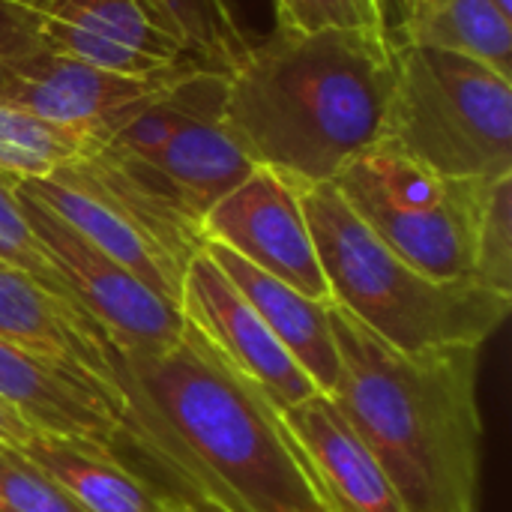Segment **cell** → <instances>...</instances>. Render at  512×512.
Returning a JSON list of instances; mask_svg holds the SVG:
<instances>
[{
  "label": "cell",
  "mask_w": 512,
  "mask_h": 512,
  "mask_svg": "<svg viewBox=\"0 0 512 512\" xmlns=\"http://www.w3.org/2000/svg\"><path fill=\"white\" fill-rule=\"evenodd\" d=\"M474 282L512 297V177L489 189L474 243Z\"/></svg>",
  "instance_id": "obj_23"
},
{
  "label": "cell",
  "mask_w": 512,
  "mask_h": 512,
  "mask_svg": "<svg viewBox=\"0 0 512 512\" xmlns=\"http://www.w3.org/2000/svg\"><path fill=\"white\" fill-rule=\"evenodd\" d=\"M0 512H87L18 450L0 447Z\"/></svg>",
  "instance_id": "obj_25"
},
{
  "label": "cell",
  "mask_w": 512,
  "mask_h": 512,
  "mask_svg": "<svg viewBox=\"0 0 512 512\" xmlns=\"http://www.w3.org/2000/svg\"><path fill=\"white\" fill-rule=\"evenodd\" d=\"M396 81V45L372 30H276L228 72L225 126L243 153L294 186L333 183L375 147Z\"/></svg>",
  "instance_id": "obj_2"
},
{
  "label": "cell",
  "mask_w": 512,
  "mask_h": 512,
  "mask_svg": "<svg viewBox=\"0 0 512 512\" xmlns=\"http://www.w3.org/2000/svg\"><path fill=\"white\" fill-rule=\"evenodd\" d=\"M18 453L45 471L87 512H168L105 444L33 432Z\"/></svg>",
  "instance_id": "obj_18"
},
{
  "label": "cell",
  "mask_w": 512,
  "mask_h": 512,
  "mask_svg": "<svg viewBox=\"0 0 512 512\" xmlns=\"http://www.w3.org/2000/svg\"><path fill=\"white\" fill-rule=\"evenodd\" d=\"M297 189L333 303L393 348H480L507 321L512 297L474 279L417 273L369 231L336 183Z\"/></svg>",
  "instance_id": "obj_4"
},
{
  "label": "cell",
  "mask_w": 512,
  "mask_h": 512,
  "mask_svg": "<svg viewBox=\"0 0 512 512\" xmlns=\"http://www.w3.org/2000/svg\"><path fill=\"white\" fill-rule=\"evenodd\" d=\"M150 18L201 63L231 72L252 48L228 0H141Z\"/></svg>",
  "instance_id": "obj_20"
},
{
  "label": "cell",
  "mask_w": 512,
  "mask_h": 512,
  "mask_svg": "<svg viewBox=\"0 0 512 512\" xmlns=\"http://www.w3.org/2000/svg\"><path fill=\"white\" fill-rule=\"evenodd\" d=\"M108 450L168 512H333L282 411L198 327L153 354L108 348Z\"/></svg>",
  "instance_id": "obj_1"
},
{
  "label": "cell",
  "mask_w": 512,
  "mask_h": 512,
  "mask_svg": "<svg viewBox=\"0 0 512 512\" xmlns=\"http://www.w3.org/2000/svg\"><path fill=\"white\" fill-rule=\"evenodd\" d=\"M0 339L60 363L87 369L111 384L105 333L72 303L45 291L27 273L0 261Z\"/></svg>",
  "instance_id": "obj_17"
},
{
  "label": "cell",
  "mask_w": 512,
  "mask_h": 512,
  "mask_svg": "<svg viewBox=\"0 0 512 512\" xmlns=\"http://www.w3.org/2000/svg\"><path fill=\"white\" fill-rule=\"evenodd\" d=\"M381 141L444 177H512L510 78L465 54L399 45Z\"/></svg>",
  "instance_id": "obj_5"
},
{
  "label": "cell",
  "mask_w": 512,
  "mask_h": 512,
  "mask_svg": "<svg viewBox=\"0 0 512 512\" xmlns=\"http://www.w3.org/2000/svg\"><path fill=\"white\" fill-rule=\"evenodd\" d=\"M15 180L18 177L0 171V261L21 270V273H27L30 279H36L54 297H60V300L72 303L75 309H81L72 300L63 276L57 273V267L45 255L42 243L36 240V234H33V228H30V222H27V216L21 210V201L15 195Z\"/></svg>",
  "instance_id": "obj_22"
},
{
  "label": "cell",
  "mask_w": 512,
  "mask_h": 512,
  "mask_svg": "<svg viewBox=\"0 0 512 512\" xmlns=\"http://www.w3.org/2000/svg\"><path fill=\"white\" fill-rule=\"evenodd\" d=\"M201 231L204 240L222 243L300 294L333 303L309 234L300 189L273 168L258 165L237 189L216 201L207 210Z\"/></svg>",
  "instance_id": "obj_9"
},
{
  "label": "cell",
  "mask_w": 512,
  "mask_h": 512,
  "mask_svg": "<svg viewBox=\"0 0 512 512\" xmlns=\"http://www.w3.org/2000/svg\"><path fill=\"white\" fill-rule=\"evenodd\" d=\"M90 144L93 138L81 132L0 105V171L12 177H45L63 162L81 156Z\"/></svg>",
  "instance_id": "obj_21"
},
{
  "label": "cell",
  "mask_w": 512,
  "mask_h": 512,
  "mask_svg": "<svg viewBox=\"0 0 512 512\" xmlns=\"http://www.w3.org/2000/svg\"><path fill=\"white\" fill-rule=\"evenodd\" d=\"M222 108L225 87L213 93L204 105H198L150 162L114 153L129 168H135L153 192L168 198L198 225L216 201H222L258 168L225 126Z\"/></svg>",
  "instance_id": "obj_14"
},
{
  "label": "cell",
  "mask_w": 512,
  "mask_h": 512,
  "mask_svg": "<svg viewBox=\"0 0 512 512\" xmlns=\"http://www.w3.org/2000/svg\"><path fill=\"white\" fill-rule=\"evenodd\" d=\"M282 420L333 512H405L393 483L324 393L285 408Z\"/></svg>",
  "instance_id": "obj_15"
},
{
  "label": "cell",
  "mask_w": 512,
  "mask_h": 512,
  "mask_svg": "<svg viewBox=\"0 0 512 512\" xmlns=\"http://www.w3.org/2000/svg\"><path fill=\"white\" fill-rule=\"evenodd\" d=\"M0 402L42 435L87 438L108 447L114 387L99 375L0 339Z\"/></svg>",
  "instance_id": "obj_13"
},
{
  "label": "cell",
  "mask_w": 512,
  "mask_h": 512,
  "mask_svg": "<svg viewBox=\"0 0 512 512\" xmlns=\"http://www.w3.org/2000/svg\"><path fill=\"white\" fill-rule=\"evenodd\" d=\"M501 15H507V18H512V0H489Z\"/></svg>",
  "instance_id": "obj_29"
},
{
  "label": "cell",
  "mask_w": 512,
  "mask_h": 512,
  "mask_svg": "<svg viewBox=\"0 0 512 512\" xmlns=\"http://www.w3.org/2000/svg\"><path fill=\"white\" fill-rule=\"evenodd\" d=\"M48 0H0V69L24 51L42 45L39 24Z\"/></svg>",
  "instance_id": "obj_26"
},
{
  "label": "cell",
  "mask_w": 512,
  "mask_h": 512,
  "mask_svg": "<svg viewBox=\"0 0 512 512\" xmlns=\"http://www.w3.org/2000/svg\"><path fill=\"white\" fill-rule=\"evenodd\" d=\"M33 426H27L9 405L0 402V447L9 450H21L30 438H33Z\"/></svg>",
  "instance_id": "obj_27"
},
{
  "label": "cell",
  "mask_w": 512,
  "mask_h": 512,
  "mask_svg": "<svg viewBox=\"0 0 512 512\" xmlns=\"http://www.w3.org/2000/svg\"><path fill=\"white\" fill-rule=\"evenodd\" d=\"M336 408L369 447L405 512H474L483 420L480 348L399 351L330 303Z\"/></svg>",
  "instance_id": "obj_3"
},
{
  "label": "cell",
  "mask_w": 512,
  "mask_h": 512,
  "mask_svg": "<svg viewBox=\"0 0 512 512\" xmlns=\"http://www.w3.org/2000/svg\"><path fill=\"white\" fill-rule=\"evenodd\" d=\"M276 30L312 33L324 27L372 30L390 36V0H273Z\"/></svg>",
  "instance_id": "obj_24"
},
{
  "label": "cell",
  "mask_w": 512,
  "mask_h": 512,
  "mask_svg": "<svg viewBox=\"0 0 512 512\" xmlns=\"http://www.w3.org/2000/svg\"><path fill=\"white\" fill-rule=\"evenodd\" d=\"M210 261L231 279V285L246 297V303L273 330L282 348L297 360V366L312 378L318 393L333 396L339 381V354L330 327V303L312 300L282 279L252 267L246 258L234 255L222 243L204 240Z\"/></svg>",
  "instance_id": "obj_16"
},
{
  "label": "cell",
  "mask_w": 512,
  "mask_h": 512,
  "mask_svg": "<svg viewBox=\"0 0 512 512\" xmlns=\"http://www.w3.org/2000/svg\"><path fill=\"white\" fill-rule=\"evenodd\" d=\"M180 75L132 78L36 45L0 69V105L99 141L129 108Z\"/></svg>",
  "instance_id": "obj_10"
},
{
  "label": "cell",
  "mask_w": 512,
  "mask_h": 512,
  "mask_svg": "<svg viewBox=\"0 0 512 512\" xmlns=\"http://www.w3.org/2000/svg\"><path fill=\"white\" fill-rule=\"evenodd\" d=\"M39 39L51 51L132 78L207 66L171 39L141 0H48Z\"/></svg>",
  "instance_id": "obj_12"
},
{
  "label": "cell",
  "mask_w": 512,
  "mask_h": 512,
  "mask_svg": "<svg viewBox=\"0 0 512 512\" xmlns=\"http://www.w3.org/2000/svg\"><path fill=\"white\" fill-rule=\"evenodd\" d=\"M438 0H390V36H396V30L411 21L414 15L426 12L429 6H435Z\"/></svg>",
  "instance_id": "obj_28"
},
{
  "label": "cell",
  "mask_w": 512,
  "mask_h": 512,
  "mask_svg": "<svg viewBox=\"0 0 512 512\" xmlns=\"http://www.w3.org/2000/svg\"><path fill=\"white\" fill-rule=\"evenodd\" d=\"M336 189L369 231L417 273L474 279L477 225L495 180H456L378 141L336 174Z\"/></svg>",
  "instance_id": "obj_7"
},
{
  "label": "cell",
  "mask_w": 512,
  "mask_h": 512,
  "mask_svg": "<svg viewBox=\"0 0 512 512\" xmlns=\"http://www.w3.org/2000/svg\"><path fill=\"white\" fill-rule=\"evenodd\" d=\"M18 186L162 300L180 306L183 273L201 252L204 231L123 159L90 144L45 177H18Z\"/></svg>",
  "instance_id": "obj_6"
},
{
  "label": "cell",
  "mask_w": 512,
  "mask_h": 512,
  "mask_svg": "<svg viewBox=\"0 0 512 512\" xmlns=\"http://www.w3.org/2000/svg\"><path fill=\"white\" fill-rule=\"evenodd\" d=\"M393 45L465 54L510 78L512 18L501 15L489 0H438L426 12L405 21L396 30Z\"/></svg>",
  "instance_id": "obj_19"
},
{
  "label": "cell",
  "mask_w": 512,
  "mask_h": 512,
  "mask_svg": "<svg viewBox=\"0 0 512 512\" xmlns=\"http://www.w3.org/2000/svg\"><path fill=\"white\" fill-rule=\"evenodd\" d=\"M180 312L234 369L261 387L279 411L294 408L318 393L312 378L282 348L261 315L210 261L204 246L183 273Z\"/></svg>",
  "instance_id": "obj_11"
},
{
  "label": "cell",
  "mask_w": 512,
  "mask_h": 512,
  "mask_svg": "<svg viewBox=\"0 0 512 512\" xmlns=\"http://www.w3.org/2000/svg\"><path fill=\"white\" fill-rule=\"evenodd\" d=\"M21 210L42 243L45 255L63 276L72 300L105 333L111 348L129 354H153L168 348L183 330L180 306L162 300L138 276L87 243L42 201L27 195L15 180Z\"/></svg>",
  "instance_id": "obj_8"
}]
</instances>
